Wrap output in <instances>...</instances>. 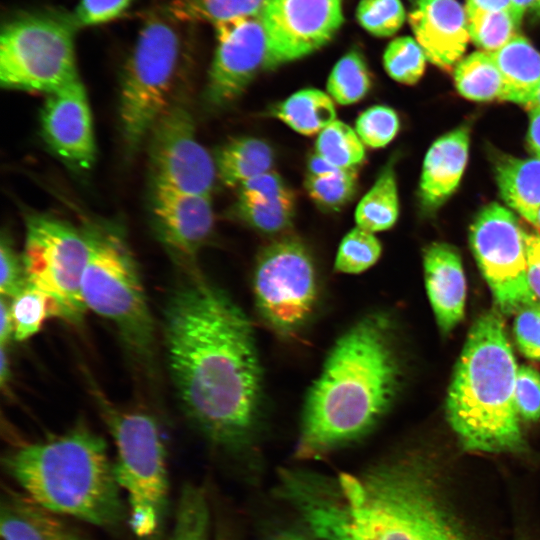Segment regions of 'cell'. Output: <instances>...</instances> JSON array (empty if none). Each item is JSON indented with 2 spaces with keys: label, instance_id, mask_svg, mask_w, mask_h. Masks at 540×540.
Here are the masks:
<instances>
[{
  "label": "cell",
  "instance_id": "cell-1",
  "mask_svg": "<svg viewBox=\"0 0 540 540\" xmlns=\"http://www.w3.org/2000/svg\"><path fill=\"white\" fill-rule=\"evenodd\" d=\"M163 332L169 373L187 419L218 448L248 449L260 421L263 378L246 315L193 272L170 293Z\"/></svg>",
  "mask_w": 540,
  "mask_h": 540
},
{
  "label": "cell",
  "instance_id": "cell-2",
  "mask_svg": "<svg viewBox=\"0 0 540 540\" xmlns=\"http://www.w3.org/2000/svg\"><path fill=\"white\" fill-rule=\"evenodd\" d=\"M400 382L392 323L385 313L370 312L337 339L309 388L295 457L320 459L367 436L389 411Z\"/></svg>",
  "mask_w": 540,
  "mask_h": 540
},
{
  "label": "cell",
  "instance_id": "cell-3",
  "mask_svg": "<svg viewBox=\"0 0 540 540\" xmlns=\"http://www.w3.org/2000/svg\"><path fill=\"white\" fill-rule=\"evenodd\" d=\"M440 484L432 464L416 453L347 475L329 540H473Z\"/></svg>",
  "mask_w": 540,
  "mask_h": 540
},
{
  "label": "cell",
  "instance_id": "cell-4",
  "mask_svg": "<svg viewBox=\"0 0 540 540\" xmlns=\"http://www.w3.org/2000/svg\"><path fill=\"white\" fill-rule=\"evenodd\" d=\"M8 476L38 506L55 515L114 528L128 518L105 439L78 423L67 432L8 451Z\"/></svg>",
  "mask_w": 540,
  "mask_h": 540
},
{
  "label": "cell",
  "instance_id": "cell-5",
  "mask_svg": "<svg viewBox=\"0 0 540 540\" xmlns=\"http://www.w3.org/2000/svg\"><path fill=\"white\" fill-rule=\"evenodd\" d=\"M518 367L495 311L473 324L449 386L446 414L464 449L516 452L524 445L515 402Z\"/></svg>",
  "mask_w": 540,
  "mask_h": 540
},
{
  "label": "cell",
  "instance_id": "cell-6",
  "mask_svg": "<svg viewBox=\"0 0 540 540\" xmlns=\"http://www.w3.org/2000/svg\"><path fill=\"white\" fill-rule=\"evenodd\" d=\"M84 230L90 249L82 278L85 306L110 321L135 361L151 368L155 326L125 233L110 222L89 223Z\"/></svg>",
  "mask_w": 540,
  "mask_h": 540
},
{
  "label": "cell",
  "instance_id": "cell-7",
  "mask_svg": "<svg viewBox=\"0 0 540 540\" xmlns=\"http://www.w3.org/2000/svg\"><path fill=\"white\" fill-rule=\"evenodd\" d=\"M114 439L113 471L128 499V524L141 540L161 532L166 514L169 482L166 450L155 419L140 411H121L100 401Z\"/></svg>",
  "mask_w": 540,
  "mask_h": 540
},
{
  "label": "cell",
  "instance_id": "cell-8",
  "mask_svg": "<svg viewBox=\"0 0 540 540\" xmlns=\"http://www.w3.org/2000/svg\"><path fill=\"white\" fill-rule=\"evenodd\" d=\"M72 14L23 12L6 21L0 39V82L6 89L54 92L81 78Z\"/></svg>",
  "mask_w": 540,
  "mask_h": 540
},
{
  "label": "cell",
  "instance_id": "cell-9",
  "mask_svg": "<svg viewBox=\"0 0 540 540\" xmlns=\"http://www.w3.org/2000/svg\"><path fill=\"white\" fill-rule=\"evenodd\" d=\"M175 24L162 12L150 16L142 25L124 67L119 120L129 156L137 152L172 101L181 58V39Z\"/></svg>",
  "mask_w": 540,
  "mask_h": 540
},
{
  "label": "cell",
  "instance_id": "cell-10",
  "mask_svg": "<svg viewBox=\"0 0 540 540\" xmlns=\"http://www.w3.org/2000/svg\"><path fill=\"white\" fill-rule=\"evenodd\" d=\"M252 285L264 324L279 337H296L311 319L319 293L307 247L289 236L267 244L258 254Z\"/></svg>",
  "mask_w": 540,
  "mask_h": 540
},
{
  "label": "cell",
  "instance_id": "cell-11",
  "mask_svg": "<svg viewBox=\"0 0 540 540\" xmlns=\"http://www.w3.org/2000/svg\"><path fill=\"white\" fill-rule=\"evenodd\" d=\"M22 258L28 282L52 297L63 319L79 323L86 313L82 278L89 258L84 228L48 214L25 219Z\"/></svg>",
  "mask_w": 540,
  "mask_h": 540
},
{
  "label": "cell",
  "instance_id": "cell-12",
  "mask_svg": "<svg viewBox=\"0 0 540 540\" xmlns=\"http://www.w3.org/2000/svg\"><path fill=\"white\" fill-rule=\"evenodd\" d=\"M469 241L501 313H517L539 301L527 277L525 231L511 211L498 203L483 207L470 226Z\"/></svg>",
  "mask_w": 540,
  "mask_h": 540
},
{
  "label": "cell",
  "instance_id": "cell-13",
  "mask_svg": "<svg viewBox=\"0 0 540 540\" xmlns=\"http://www.w3.org/2000/svg\"><path fill=\"white\" fill-rule=\"evenodd\" d=\"M147 138L152 185L212 195L217 177L214 157L198 141L192 113L183 100L171 101Z\"/></svg>",
  "mask_w": 540,
  "mask_h": 540
},
{
  "label": "cell",
  "instance_id": "cell-14",
  "mask_svg": "<svg viewBox=\"0 0 540 540\" xmlns=\"http://www.w3.org/2000/svg\"><path fill=\"white\" fill-rule=\"evenodd\" d=\"M266 69L301 59L326 45L343 23L341 0H264Z\"/></svg>",
  "mask_w": 540,
  "mask_h": 540
},
{
  "label": "cell",
  "instance_id": "cell-15",
  "mask_svg": "<svg viewBox=\"0 0 540 540\" xmlns=\"http://www.w3.org/2000/svg\"><path fill=\"white\" fill-rule=\"evenodd\" d=\"M213 26L216 45L205 100L212 108H222L239 98L255 76L266 70L267 40L259 14Z\"/></svg>",
  "mask_w": 540,
  "mask_h": 540
},
{
  "label": "cell",
  "instance_id": "cell-16",
  "mask_svg": "<svg viewBox=\"0 0 540 540\" xmlns=\"http://www.w3.org/2000/svg\"><path fill=\"white\" fill-rule=\"evenodd\" d=\"M40 127L45 143L64 164L76 171L93 167L96 141L87 91L81 78L46 94Z\"/></svg>",
  "mask_w": 540,
  "mask_h": 540
},
{
  "label": "cell",
  "instance_id": "cell-17",
  "mask_svg": "<svg viewBox=\"0 0 540 540\" xmlns=\"http://www.w3.org/2000/svg\"><path fill=\"white\" fill-rule=\"evenodd\" d=\"M150 207L162 245L177 263L194 268L196 256L213 230L212 195L152 185Z\"/></svg>",
  "mask_w": 540,
  "mask_h": 540
},
{
  "label": "cell",
  "instance_id": "cell-18",
  "mask_svg": "<svg viewBox=\"0 0 540 540\" xmlns=\"http://www.w3.org/2000/svg\"><path fill=\"white\" fill-rule=\"evenodd\" d=\"M408 20L429 62L449 70L462 59L470 35L466 10L457 0H415Z\"/></svg>",
  "mask_w": 540,
  "mask_h": 540
},
{
  "label": "cell",
  "instance_id": "cell-19",
  "mask_svg": "<svg viewBox=\"0 0 540 540\" xmlns=\"http://www.w3.org/2000/svg\"><path fill=\"white\" fill-rule=\"evenodd\" d=\"M470 128L461 125L439 137L422 166L418 198L425 212L436 211L456 190L468 160Z\"/></svg>",
  "mask_w": 540,
  "mask_h": 540
},
{
  "label": "cell",
  "instance_id": "cell-20",
  "mask_svg": "<svg viewBox=\"0 0 540 540\" xmlns=\"http://www.w3.org/2000/svg\"><path fill=\"white\" fill-rule=\"evenodd\" d=\"M425 286L437 323L448 332L462 319L466 282L459 253L446 243H432L423 258Z\"/></svg>",
  "mask_w": 540,
  "mask_h": 540
},
{
  "label": "cell",
  "instance_id": "cell-21",
  "mask_svg": "<svg viewBox=\"0 0 540 540\" xmlns=\"http://www.w3.org/2000/svg\"><path fill=\"white\" fill-rule=\"evenodd\" d=\"M491 56L502 78L500 99L527 108L540 86V52L518 34Z\"/></svg>",
  "mask_w": 540,
  "mask_h": 540
},
{
  "label": "cell",
  "instance_id": "cell-22",
  "mask_svg": "<svg viewBox=\"0 0 540 540\" xmlns=\"http://www.w3.org/2000/svg\"><path fill=\"white\" fill-rule=\"evenodd\" d=\"M494 165L503 200L535 226L540 209V159L503 155L496 158Z\"/></svg>",
  "mask_w": 540,
  "mask_h": 540
},
{
  "label": "cell",
  "instance_id": "cell-23",
  "mask_svg": "<svg viewBox=\"0 0 540 540\" xmlns=\"http://www.w3.org/2000/svg\"><path fill=\"white\" fill-rule=\"evenodd\" d=\"M214 161L220 181L228 187L238 188L247 180L272 171L275 154L266 141L243 136L219 148Z\"/></svg>",
  "mask_w": 540,
  "mask_h": 540
},
{
  "label": "cell",
  "instance_id": "cell-24",
  "mask_svg": "<svg viewBox=\"0 0 540 540\" xmlns=\"http://www.w3.org/2000/svg\"><path fill=\"white\" fill-rule=\"evenodd\" d=\"M56 516L25 494L8 489L0 504L1 540H55Z\"/></svg>",
  "mask_w": 540,
  "mask_h": 540
},
{
  "label": "cell",
  "instance_id": "cell-25",
  "mask_svg": "<svg viewBox=\"0 0 540 540\" xmlns=\"http://www.w3.org/2000/svg\"><path fill=\"white\" fill-rule=\"evenodd\" d=\"M271 115L293 131L312 136L336 120L332 98L317 88L298 90L271 108Z\"/></svg>",
  "mask_w": 540,
  "mask_h": 540
},
{
  "label": "cell",
  "instance_id": "cell-26",
  "mask_svg": "<svg viewBox=\"0 0 540 540\" xmlns=\"http://www.w3.org/2000/svg\"><path fill=\"white\" fill-rule=\"evenodd\" d=\"M356 226L376 233L390 229L399 216V195L393 162L380 171L355 209Z\"/></svg>",
  "mask_w": 540,
  "mask_h": 540
},
{
  "label": "cell",
  "instance_id": "cell-27",
  "mask_svg": "<svg viewBox=\"0 0 540 540\" xmlns=\"http://www.w3.org/2000/svg\"><path fill=\"white\" fill-rule=\"evenodd\" d=\"M453 79L457 91L466 99L479 102L500 99L502 78L489 53L479 50L462 58L454 66Z\"/></svg>",
  "mask_w": 540,
  "mask_h": 540
},
{
  "label": "cell",
  "instance_id": "cell-28",
  "mask_svg": "<svg viewBox=\"0 0 540 540\" xmlns=\"http://www.w3.org/2000/svg\"><path fill=\"white\" fill-rule=\"evenodd\" d=\"M264 0H171L162 13L174 22L212 25L259 14Z\"/></svg>",
  "mask_w": 540,
  "mask_h": 540
},
{
  "label": "cell",
  "instance_id": "cell-29",
  "mask_svg": "<svg viewBox=\"0 0 540 540\" xmlns=\"http://www.w3.org/2000/svg\"><path fill=\"white\" fill-rule=\"evenodd\" d=\"M13 322V340L22 342L37 334L46 320L63 319L58 303L28 282L16 296L9 299Z\"/></svg>",
  "mask_w": 540,
  "mask_h": 540
},
{
  "label": "cell",
  "instance_id": "cell-30",
  "mask_svg": "<svg viewBox=\"0 0 540 540\" xmlns=\"http://www.w3.org/2000/svg\"><path fill=\"white\" fill-rule=\"evenodd\" d=\"M372 87V75L361 52L352 49L333 66L326 83L327 94L339 105L361 101Z\"/></svg>",
  "mask_w": 540,
  "mask_h": 540
},
{
  "label": "cell",
  "instance_id": "cell-31",
  "mask_svg": "<svg viewBox=\"0 0 540 540\" xmlns=\"http://www.w3.org/2000/svg\"><path fill=\"white\" fill-rule=\"evenodd\" d=\"M168 540H210V509L201 486L187 483L182 487Z\"/></svg>",
  "mask_w": 540,
  "mask_h": 540
},
{
  "label": "cell",
  "instance_id": "cell-32",
  "mask_svg": "<svg viewBox=\"0 0 540 540\" xmlns=\"http://www.w3.org/2000/svg\"><path fill=\"white\" fill-rule=\"evenodd\" d=\"M314 153L338 169H357L366 157L355 129L337 119L318 134Z\"/></svg>",
  "mask_w": 540,
  "mask_h": 540
},
{
  "label": "cell",
  "instance_id": "cell-33",
  "mask_svg": "<svg viewBox=\"0 0 540 540\" xmlns=\"http://www.w3.org/2000/svg\"><path fill=\"white\" fill-rule=\"evenodd\" d=\"M233 215L247 226L267 234L289 228L295 214V197L275 201H249L237 198Z\"/></svg>",
  "mask_w": 540,
  "mask_h": 540
},
{
  "label": "cell",
  "instance_id": "cell-34",
  "mask_svg": "<svg viewBox=\"0 0 540 540\" xmlns=\"http://www.w3.org/2000/svg\"><path fill=\"white\" fill-rule=\"evenodd\" d=\"M467 21L470 39L489 54L516 37L521 24L509 11L475 12L467 14Z\"/></svg>",
  "mask_w": 540,
  "mask_h": 540
},
{
  "label": "cell",
  "instance_id": "cell-35",
  "mask_svg": "<svg viewBox=\"0 0 540 540\" xmlns=\"http://www.w3.org/2000/svg\"><path fill=\"white\" fill-rule=\"evenodd\" d=\"M358 186L357 169H340L334 173L313 176L306 174L305 190L320 208L338 211L355 196Z\"/></svg>",
  "mask_w": 540,
  "mask_h": 540
},
{
  "label": "cell",
  "instance_id": "cell-36",
  "mask_svg": "<svg viewBox=\"0 0 540 540\" xmlns=\"http://www.w3.org/2000/svg\"><path fill=\"white\" fill-rule=\"evenodd\" d=\"M382 245L373 232L356 226L341 240L334 262L339 273L360 274L379 260Z\"/></svg>",
  "mask_w": 540,
  "mask_h": 540
},
{
  "label": "cell",
  "instance_id": "cell-37",
  "mask_svg": "<svg viewBox=\"0 0 540 540\" xmlns=\"http://www.w3.org/2000/svg\"><path fill=\"white\" fill-rule=\"evenodd\" d=\"M426 55L416 39L403 36L393 39L383 53L386 73L396 82L412 85L422 77Z\"/></svg>",
  "mask_w": 540,
  "mask_h": 540
},
{
  "label": "cell",
  "instance_id": "cell-38",
  "mask_svg": "<svg viewBox=\"0 0 540 540\" xmlns=\"http://www.w3.org/2000/svg\"><path fill=\"white\" fill-rule=\"evenodd\" d=\"M356 18L371 35L388 37L402 27L406 13L400 0H360Z\"/></svg>",
  "mask_w": 540,
  "mask_h": 540
},
{
  "label": "cell",
  "instance_id": "cell-39",
  "mask_svg": "<svg viewBox=\"0 0 540 540\" xmlns=\"http://www.w3.org/2000/svg\"><path fill=\"white\" fill-rule=\"evenodd\" d=\"M399 128V118L393 108L374 105L359 114L354 129L365 146L378 149L387 146Z\"/></svg>",
  "mask_w": 540,
  "mask_h": 540
},
{
  "label": "cell",
  "instance_id": "cell-40",
  "mask_svg": "<svg viewBox=\"0 0 540 540\" xmlns=\"http://www.w3.org/2000/svg\"><path fill=\"white\" fill-rule=\"evenodd\" d=\"M0 293L11 299L28 284L22 254H19L8 233H2L0 242Z\"/></svg>",
  "mask_w": 540,
  "mask_h": 540
},
{
  "label": "cell",
  "instance_id": "cell-41",
  "mask_svg": "<svg viewBox=\"0 0 540 540\" xmlns=\"http://www.w3.org/2000/svg\"><path fill=\"white\" fill-rule=\"evenodd\" d=\"M514 336L524 356L540 361V301L526 305L516 313Z\"/></svg>",
  "mask_w": 540,
  "mask_h": 540
},
{
  "label": "cell",
  "instance_id": "cell-42",
  "mask_svg": "<svg viewBox=\"0 0 540 540\" xmlns=\"http://www.w3.org/2000/svg\"><path fill=\"white\" fill-rule=\"evenodd\" d=\"M134 0H79L72 14L78 29L113 21L120 17Z\"/></svg>",
  "mask_w": 540,
  "mask_h": 540
},
{
  "label": "cell",
  "instance_id": "cell-43",
  "mask_svg": "<svg viewBox=\"0 0 540 540\" xmlns=\"http://www.w3.org/2000/svg\"><path fill=\"white\" fill-rule=\"evenodd\" d=\"M515 402L520 418L527 421L540 418V373L531 366L518 368Z\"/></svg>",
  "mask_w": 540,
  "mask_h": 540
},
{
  "label": "cell",
  "instance_id": "cell-44",
  "mask_svg": "<svg viewBox=\"0 0 540 540\" xmlns=\"http://www.w3.org/2000/svg\"><path fill=\"white\" fill-rule=\"evenodd\" d=\"M238 198L265 202L294 198V194L283 178L272 170L241 184L238 187Z\"/></svg>",
  "mask_w": 540,
  "mask_h": 540
},
{
  "label": "cell",
  "instance_id": "cell-45",
  "mask_svg": "<svg viewBox=\"0 0 540 540\" xmlns=\"http://www.w3.org/2000/svg\"><path fill=\"white\" fill-rule=\"evenodd\" d=\"M525 245L528 281L540 301V232H525Z\"/></svg>",
  "mask_w": 540,
  "mask_h": 540
},
{
  "label": "cell",
  "instance_id": "cell-46",
  "mask_svg": "<svg viewBox=\"0 0 540 540\" xmlns=\"http://www.w3.org/2000/svg\"><path fill=\"white\" fill-rule=\"evenodd\" d=\"M465 10L466 14L487 11H509L513 13V0H466Z\"/></svg>",
  "mask_w": 540,
  "mask_h": 540
},
{
  "label": "cell",
  "instance_id": "cell-47",
  "mask_svg": "<svg viewBox=\"0 0 540 540\" xmlns=\"http://www.w3.org/2000/svg\"><path fill=\"white\" fill-rule=\"evenodd\" d=\"M13 340V322L10 311L9 299L1 297L0 304V343L1 346H8Z\"/></svg>",
  "mask_w": 540,
  "mask_h": 540
},
{
  "label": "cell",
  "instance_id": "cell-48",
  "mask_svg": "<svg viewBox=\"0 0 540 540\" xmlns=\"http://www.w3.org/2000/svg\"><path fill=\"white\" fill-rule=\"evenodd\" d=\"M529 151L540 159V110L529 111V129L527 133Z\"/></svg>",
  "mask_w": 540,
  "mask_h": 540
},
{
  "label": "cell",
  "instance_id": "cell-49",
  "mask_svg": "<svg viewBox=\"0 0 540 540\" xmlns=\"http://www.w3.org/2000/svg\"><path fill=\"white\" fill-rule=\"evenodd\" d=\"M340 169L332 166L316 153L312 154L307 161V174L313 176H323L334 173Z\"/></svg>",
  "mask_w": 540,
  "mask_h": 540
},
{
  "label": "cell",
  "instance_id": "cell-50",
  "mask_svg": "<svg viewBox=\"0 0 540 540\" xmlns=\"http://www.w3.org/2000/svg\"><path fill=\"white\" fill-rule=\"evenodd\" d=\"M11 378V365L7 346H1L0 353V384L1 388L5 389L8 386Z\"/></svg>",
  "mask_w": 540,
  "mask_h": 540
},
{
  "label": "cell",
  "instance_id": "cell-51",
  "mask_svg": "<svg viewBox=\"0 0 540 540\" xmlns=\"http://www.w3.org/2000/svg\"><path fill=\"white\" fill-rule=\"evenodd\" d=\"M536 0H513V14L519 23L527 10L532 9Z\"/></svg>",
  "mask_w": 540,
  "mask_h": 540
},
{
  "label": "cell",
  "instance_id": "cell-52",
  "mask_svg": "<svg viewBox=\"0 0 540 540\" xmlns=\"http://www.w3.org/2000/svg\"><path fill=\"white\" fill-rule=\"evenodd\" d=\"M527 109L528 111L534 110V109L540 110V86L534 98L532 99L530 104L527 106Z\"/></svg>",
  "mask_w": 540,
  "mask_h": 540
},
{
  "label": "cell",
  "instance_id": "cell-53",
  "mask_svg": "<svg viewBox=\"0 0 540 540\" xmlns=\"http://www.w3.org/2000/svg\"><path fill=\"white\" fill-rule=\"evenodd\" d=\"M286 534H287V540H312L300 534L289 533V532H286Z\"/></svg>",
  "mask_w": 540,
  "mask_h": 540
},
{
  "label": "cell",
  "instance_id": "cell-54",
  "mask_svg": "<svg viewBox=\"0 0 540 540\" xmlns=\"http://www.w3.org/2000/svg\"><path fill=\"white\" fill-rule=\"evenodd\" d=\"M535 15L540 16V0H536L532 9Z\"/></svg>",
  "mask_w": 540,
  "mask_h": 540
},
{
  "label": "cell",
  "instance_id": "cell-55",
  "mask_svg": "<svg viewBox=\"0 0 540 540\" xmlns=\"http://www.w3.org/2000/svg\"><path fill=\"white\" fill-rule=\"evenodd\" d=\"M272 540H287V534L286 532L280 533L279 535L275 536Z\"/></svg>",
  "mask_w": 540,
  "mask_h": 540
},
{
  "label": "cell",
  "instance_id": "cell-56",
  "mask_svg": "<svg viewBox=\"0 0 540 540\" xmlns=\"http://www.w3.org/2000/svg\"><path fill=\"white\" fill-rule=\"evenodd\" d=\"M536 227H538V229H540V209L538 211V214H537V218H536Z\"/></svg>",
  "mask_w": 540,
  "mask_h": 540
},
{
  "label": "cell",
  "instance_id": "cell-57",
  "mask_svg": "<svg viewBox=\"0 0 540 540\" xmlns=\"http://www.w3.org/2000/svg\"><path fill=\"white\" fill-rule=\"evenodd\" d=\"M215 540H227L226 538H224L223 536H219L217 539Z\"/></svg>",
  "mask_w": 540,
  "mask_h": 540
}]
</instances>
